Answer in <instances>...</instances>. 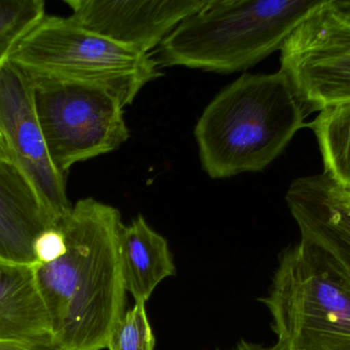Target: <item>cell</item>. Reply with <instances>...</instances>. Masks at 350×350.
Instances as JSON below:
<instances>
[{
  "label": "cell",
  "instance_id": "obj_1",
  "mask_svg": "<svg viewBox=\"0 0 350 350\" xmlns=\"http://www.w3.org/2000/svg\"><path fill=\"white\" fill-rule=\"evenodd\" d=\"M65 238L63 253L34 265L59 350H103L125 314L121 277L118 210L92 197L80 199L57 221Z\"/></svg>",
  "mask_w": 350,
  "mask_h": 350
},
{
  "label": "cell",
  "instance_id": "obj_2",
  "mask_svg": "<svg viewBox=\"0 0 350 350\" xmlns=\"http://www.w3.org/2000/svg\"><path fill=\"white\" fill-rule=\"evenodd\" d=\"M306 116L280 70L242 74L208 104L196 125L202 168L212 179L260 172L306 127Z\"/></svg>",
  "mask_w": 350,
  "mask_h": 350
},
{
  "label": "cell",
  "instance_id": "obj_3",
  "mask_svg": "<svg viewBox=\"0 0 350 350\" xmlns=\"http://www.w3.org/2000/svg\"><path fill=\"white\" fill-rule=\"evenodd\" d=\"M324 0H208L158 47V64L234 73L280 51Z\"/></svg>",
  "mask_w": 350,
  "mask_h": 350
},
{
  "label": "cell",
  "instance_id": "obj_4",
  "mask_svg": "<svg viewBox=\"0 0 350 350\" xmlns=\"http://www.w3.org/2000/svg\"><path fill=\"white\" fill-rule=\"evenodd\" d=\"M259 301L280 350H350V285L301 240L281 253Z\"/></svg>",
  "mask_w": 350,
  "mask_h": 350
},
{
  "label": "cell",
  "instance_id": "obj_5",
  "mask_svg": "<svg viewBox=\"0 0 350 350\" xmlns=\"http://www.w3.org/2000/svg\"><path fill=\"white\" fill-rule=\"evenodd\" d=\"M8 61L29 75L79 80L102 86L123 107L161 76L147 53L88 30L71 18L45 16L18 43Z\"/></svg>",
  "mask_w": 350,
  "mask_h": 350
},
{
  "label": "cell",
  "instance_id": "obj_6",
  "mask_svg": "<svg viewBox=\"0 0 350 350\" xmlns=\"http://www.w3.org/2000/svg\"><path fill=\"white\" fill-rule=\"evenodd\" d=\"M37 118L55 170L70 168L120 147L129 138L120 101L96 84L33 76Z\"/></svg>",
  "mask_w": 350,
  "mask_h": 350
},
{
  "label": "cell",
  "instance_id": "obj_7",
  "mask_svg": "<svg viewBox=\"0 0 350 350\" xmlns=\"http://www.w3.org/2000/svg\"><path fill=\"white\" fill-rule=\"evenodd\" d=\"M280 71L308 114L350 101V21L324 0L280 49Z\"/></svg>",
  "mask_w": 350,
  "mask_h": 350
},
{
  "label": "cell",
  "instance_id": "obj_8",
  "mask_svg": "<svg viewBox=\"0 0 350 350\" xmlns=\"http://www.w3.org/2000/svg\"><path fill=\"white\" fill-rule=\"evenodd\" d=\"M0 133L12 162L28 177L55 219L69 213L66 178L47 152L35 110L32 78L10 61L0 67Z\"/></svg>",
  "mask_w": 350,
  "mask_h": 350
},
{
  "label": "cell",
  "instance_id": "obj_9",
  "mask_svg": "<svg viewBox=\"0 0 350 350\" xmlns=\"http://www.w3.org/2000/svg\"><path fill=\"white\" fill-rule=\"evenodd\" d=\"M208 0H66L70 18L83 28L142 53L162 41Z\"/></svg>",
  "mask_w": 350,
  "mask_h": 350
},
{
  "label": "cell",
  "instance_id": "obj_10",
  "mask_svg": "<svg viewBox=\"0 0 350 350\" xmlns=\"http://www.w3.org/2000/svg\"><path fill=\"white\" fill-rule=\"evenodd\" d=\"M286 203L300 240L350 285V209L332 197L324 173L294 180Z\"/></svg>",
  "mask_w": 350,
  "mask_h": 350
},
{
  "label": "cell",
  "instance_id": "obj_11",
  "mask_svg": "<svg viewBox=\"0 0 350 350\" xmlns=\"http://www.w3.org/2000/svg\"><path fill=\"white\" fill-rule=\"evenodd\" d=\"M57 221L21 168L0 160V260L36 265L35 242Z\"/></svg>",
  "mask_w": 350,
  "mask_h": 350
},
{
  "label": "cell",
  "instance_id": "obj_12",
  "mask_svg": "<svg viewBox=\"0 0 350 350\" xmlns=\"http://www.w3.org/2000/svg\"><path fill=\"white\" fill-rule=\"evenodd\" d=\"M0 343L55 347L34 266L0 260Z\"/></svg>",
  "mask_w": 350,
  "mask_h": 350
},
{
  "label": "cell",
  "instance_id": "obj_13",
  "mask_svg": "<svg viewBox=\"0 0 350 350\" xmlns=\"http://www.w3.org/2000/svg\"><path fill=\"white\" fill-rule=\"evenodd\" d=\"M118 255L123 286L135 303L146 304L157 286L175 273L167 240L143 216L121 228Z\"/></svg>",
  "mask_w": 350,
  "mask_h": 350
},
{
  "label": "cell",
  "instance_id": "obj_14",
  "mask_svg": "<svg viewBox=\"0 0 350 350\" xmlns=\"http://www.w3.org/2000/svg\"><path fill=\"white\" fill-rule=\"evenodd\" d=\"M306 127L316 136L325 174L350 186V101L324 107Z\"/></svg>",
  "mask_w": 350,
  "mask_h": 350
},
{
  "label": "cell",
  "instance_id": "obj_15",
  "mask_svg": "<svg viewBox=\"0 0 350 350\" xmlns=\"http://www.w3.org/2000/svg\"><path fill=\"white\" fill-rule=\"evenodd\" d=\"M44 16L43 0H0V67L21 39Z\"/></svg>",
  "mask_w": 350,
  "mask_h": 350
},
{
  "label": "cell",
  "instance_id": "obj_16",
  "mask_svg": "<svg viewBox=\"0 0 350 350\" xmlns=\"http://www.w3.org/2000/svg\"><path fill=\"white\" fill-rule=\"evenodd\" d=\"M155 337L148 320L145 303H135L113 329L107 349L154 350Z\"/></svg>",
  "mask_w": 350,
  "mask_h": 350
},
{
  "label": "cell",
  "instance_id": "obj_17",
  "mask_svg": "<svg viewBox=\"0 0 350 350\" xmlns=\"http://www.w3.org/2000/svg\"><path fill=\"white\" fill-rule=\"evenodd\" d=\"M324 175L332 197L341 205L350 209V186H343V185L338 184V183L333 181L328 175L325 174V173Z\"/></svg>",
  "mask_w": 350,
  "mask_h": 350
},
{
  "label": "cell",
  "instance_id": "obj_18",
  "mask_svg": "<svg viewBox=\"0 0 350 350\" xmlns=\"http://www.w3.org/2000/svg\"><path fill=\"white\" fill-rule=\"evenodd\" d=\"M329 5L341 18L350 21V0H329Z\"/></svg>",
  "mask_w": 350,
  "mask_h": 350
},
{
  "label": "cell",
  "instance_id": "obj_19",
  "mask_svg": "<svg viewBox=\"0 0 350 350\" xmlns=\"http://www.w3.org/2000/svg\"><path fill=\"white\" fill-rule=\"evenodd\" d=\"M0 350H59L55 347H30V345H10L0 343Z\"/></svg>",
  "mask_w": 350,
  "mask_h": 350
},
{
  "label": "cell",
  "instance_id": "obj_20",
  "mask_svg": "<svg viewBox=\"0 0 350 350\" xmlns=\"http://www.w3.org/2000/svg\"><path fill=\"white\" fill-rule=\"evenodd\" d=\"M234 350H280L278 349L277 345H273L271 347H261V345H253V343L247 342V341L242 340L238 343L236 349Z\"/></svg>",
  "mask_w": 350,
  "mask_h": 350
},
{
  "label": "cell",
  "instance_id": "obj_21",
  "mask_svg": "<svg viewBox=\"0 0 350 350\" xmlns=\"http://www.w3.org/2000/svg\"><path fill=\"white\" fill-rule=\"evenodd\" d=\"M0 160H10V162H12L10 150H8V146H6L5 142H4L1 133H0Z\"/></svg>",
  "mask_w": 350,
  "mask_h": 350
}]
</instances>
